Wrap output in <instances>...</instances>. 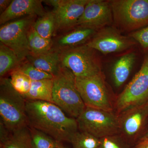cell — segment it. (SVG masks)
I'll use <instances>...</instances> for the list:
<instances>
[{
  "instance_id": "obj_1",
  "label": "cell",
  "mask_w": 148,
  "mask_h": 148,
  "mask_svg": "<svg viewBox=\"0 0 148 148\" xmlns=\"http://www.w3.org/2000/svg\"><path fill=\"white\" fill-rule=\"evenodd\" d=\"M29 126L44 132L61 143L70 142L79 130L76 119L68 116L51 102L26 101Z\"/></svg>"
},
{
  "instance_id": "obj_2",
  "label": "cell",
  "mask_w": 148,
  "mask_h": 148,
  "mask_svg": "<svg viewBox=\"0 0 148 148\" xmlns=\"http://www.w3.org/2000/svg\"><path fill=\"white\" fill-rule=\"evenodd\" d=\"M0 116L10 132L29 126L26 100L13 88L9 78L0 80Z\"/></svg>"
},
{
  "instance_id": "obj_3",
  "label": "cell",
  "mask_w": 148,
  "mask_h": 148,
  "mask_svg": "<svg viewBox=\"0 0 148 148\" xmlns=\"http://www.w3.org/2000/svg\"><path fill=\"white\" fill-rule=\"evenodd\" d=\"M52 102L68 116L76 119L84 110L75 84V77L67 68L61 69L53 76Z\"/></svg>"
},
{
  "instance_id": "obj_4",
  "label": "cell",
  "mask_w": 148,
  "mask_h": 148,
  "mask_svg": "<svg viewBox=\"0 0 148 148\" xmlns=\"http://www.w3.org/2000/svg\"><path fill=\"white\" fill-rule=\"evenodd\" d=\"M78 130L98 139L119 134V116L110 112L86 106L76 119Z\"/></svg>"
},
{
  "instance_id": "obj_5",
  "label": "cell",
  "mask_w": 148,
  "mask_h": 148,
  "mask_svg": "<svg viewBox=\"0 0 148 148\" xmlns=\"http://www.w3.org/2000/svg\"><path fill=\"white\" fill-rule=\"evenodd\" d=\"M37 18L34 15L24 16L8 22L0 28V42L15 52L20 63L29 55L28 34Z\"/></svg>"
},
{
  "instance_id": "obj_6",
  "label": "cell",
  "mask_w": 148,
  "mask_h": 148,
  "mask_svg": "<svg viewBox=\"0 0 148 148\" xmlns=\"http://www.w3.org/2000/svg\"><path fill=\"white\" fill-rule=\"evenodd\" d=\"M113 21L121 29L131 31L148 24V0L110 1Z\"/></svg>"
},
{
  "instance_id": "obj_7",
  "label": "cell",
  "mask_w": 148,
  "mask_h": 148,
  "mask_svg": "<svg viewBox=\"0 0 148 148\" xmlns=\"http://www.w3.org/2000/svg\"><path fill=\"white\" fill-rule=\"evenodd\" d=\"M95 51L86 44L62 51L61 66L70 70L76 77H86L101 73Z\"/></svg>"
},
{
  "instance_id": "obj_8",
  "label": "cell",
  "mask_w": 148,
  "mask_h": 148,
  "mask_svg": "<svg viewBox=\"0 0 148 148\" xmlns=\"http://www.w3.org/2000/svg\"><path fill=\"white\" fill-rule=\"evenodd\" d=\"M75 84L86 107L114 112V101L109 93L102 73L86 77H75Z\"/></svg>"
},
{
  "instance_id": "obj_9",
  "label": "cell",
  "mask_w": 148,
  "mask_h": 148,
  "mask_svg": "<svg viewBox=\"0 0 148 148\" xmlns=\"http://www.w3.org/2000/svg\"><path fill=\"white\" fill-rule=\"evenodd\" d=\"M148 100V54L131 81L114 100V111L118 115Z\"/></svg>"
},
{
  "instance_id": "obj_10",
  "label": "cell",
  "mask_w": 148,
  "mask_h": 148,
  "mask_svg": "<svg viewBox=\"0 0 148 148\" xmlns=\"http://www.w3.org/2000/svg\"><path fill=\"white\" fill-rule=\"evenodd\" d=\"M119 135L132 148L142 137L141 131L148 116V100L118 115Z\"/></svg>"
},
{
  "instance_id": "obj_11",
  "label": "cell",
  "mask_w": 148,
  "mask_h": 148,
  "mask_svg": "<svg viewBox=\"0 0 148 148\" xmlns=\"http://www.w3.org/2000/svg\"><path fill=\"white\" fill-rule=\"evenodd\" d=\"M89 0H48L43 2L52 6L56 33L68 32L77 27L78 21Z\"/></svg>"
},
{
  "instance_id": "obj_12",
  "label": "cell",
  "mask_w": 148,
  "mask_h": 148,
  "mask_svg": "<svg viewBox=\"0 0 148 148\" xmlns=\"http://www.w3.org/2000/svg\"><path fill=\"white\" fill-rule=\"evenodd\" d=\"M86 45L103 54L121 52L135 45L133 39L123 36L116 29L107 27L100 29Z\"/></svg>"
},
{
  "instance_id": "obj_13",
  "label": "cell",
  "mask_w": 148,
  "mask_h": 148,
  "mask_svg": "<svg viewBox=\"0 0 148 148\" xmlns=\"http://www.w3.org/2000/svg\"><path fill=\"white\" fill-rule=\"evenodd\" d=\"M113 21L110 1L89 0L77 27H85L99 31L107 27Z\"/></svg>"
},
{
  "instance_id": "obj_14",
  "label": "cell",
  "mask_w": 148,
  "mask_h": 148,
  "mask_svg": "<svg viewBox=\"0 0 148 148\" xmlns=\"http://www.w3.org/2000/svg\"><path fill=\"white\" fill-rule=\"evenodd\" d=\"M41 0H12L7 9L0 15L1 26L15 19L27 16L40 17L47 12Z\"/></svg>"
},
{
  "instance_id": "obj_15",
  "label": "cell",
  "mask_w": 148,
  "mask_h": 148,
  "mask_svg": "<svg viewBox=\"0 0 148 148\" xmlns=\"http://www.w3.org/2000/svg\"><path fill=\"white\" fill-rule=\"evenodd\" d=\"M97 31L85 27H77L63 33L53 40V48L60 51L87 43Z\"/></svg>"
},
{
  "instance_id": "obj_16",
  "label": "cell",
  "mask_w": 148,
  "mask_h": 148,
  "mask_svg": "<svg viewBox=\"0 0 148 148\" xmlns=\"http://www.w3.org/2000/svg\"><path fill=\"white\" fill-rule=\"evenodd\" d=\"M27 60L36 68L53 76L61 69V51L53 48L49 51L39 55H29Z\"/></svg>"
},
{
  "instance_id": "obj_17",
  "label": "cell",
  "mask_w": 148,
  "mask_h": 148,
  "mask_svg": "<svg viewBox=\"0 0 148 148\" xmlns=\"http://www.w3.org/2000/svg\"><path fill=\"white\" fill-rule=\"evenodd\" d=\"M135 60V53L131 52L122 56L115 62L112 73L114 83L116 87L121 86L127 80Z\"/></svg>"
},
{
  "instance_id": "obj_18",
  "label": "cell",
  "mask_w": 148,
  "mask_h": 148,
  "mask_svg": "<svg viewBox=\"0 0 148 148\" xmlns=\"http://www.w3.org/2000/svg\"><path fill=\"white\" fill-rule=\"evenodd\" d=\"M53 79H45L32 81L29 92L23 96L26 100L52 102Z\"/></svg>"
},
{
  "instance_id": "obj_19",
  "label": "cell",
  "mask_w": 148,
  "mask_h": 148,
  "mask_svg": "<svg viewBox=\"0 0 148 148\" xmlns=\"http://www.w3.org/2000/svg\"><path fill=\"white\" fill-rule=\"evenodd\" d=\"M20 63L16 53L10 48L0 42V77L16 70Z\"/></svg>"
},
{
  "instance_id": "obj_20",
  "label": "cell",
  "mask_w": 148,
  "mask_h": 148,
  "mask_svg": "<svg viewBox=\"0 0 148 148\" xmlns=\"http://www.w3.org/2000/svg\"><path fill=\"white\" fill-rule=\"evenodd\" d=\"M51 39L45 38L38 34L33 27L28 34V45L29 55H37L50 50L53 46Z\"/></svg>"
},
{
  "instance_id": "obj_21",
  "label": "cell",
  "mask_w": 148,
  "mask_h": 148,
  "mask_svg": "<svg viewBox=\"0 0 148 148\" xmlns=\"http://www.w3.org/2000/svg\"><path fill=\"white\" fill-rule=\"evenodd\" d=\"M0 148H34L29 126L12 132Z\"/></svg>"
},
{
  "instance_id": "obj_22",
  "label": "cell",
  "mask_w": 148,
  "mask_h": 148,
  "mask_svg": "<svg viewBox=\"0 0 148 148\" xmlns=\"http://www.w3.org/2000/svg\"><path fill=\"white\" fill-rule=\"evenodd\" d=\"M33 28L40 36L45 38L51 39L56 32V21L52 11L47 12L42 16L38 17Z\"/></svg>"
},
{
  "instance_id": "obj_23",
  "label": "cell",
  "mask_w": 148,
  "mask_h": 148,
  "mask_svg": "<svg viewBox=\"0 0 148 148\" xmlns=\"http://www.w3.org/2000/svg\"><path fill=\"white\" fill-rule=\"evenodd\" d=\"M69 143L73 148H98L100 145V139L79 130L72 135Z\"/></svg>"
},
{
  "instance_id": "obj_24",
  "label": "cell",
  "mask_w": 148,
  "mask_h": 148,
  "mask_svg": "<svg viewBox=\"0 0 148 148\" xmlns=\"http://www.w3.org/2000/svg\"><path fill=\"white\" fill-rule=\"evenodd\" d=\"M34 148H56L59 143L44 132L29 126Z\"/></svg>"
},
{
  "instance_id": "obj_25",
  "label": "cell",
  "mask_w": 148,
  "mask_h": 148,
  "mask_svg": "<svg viewBox=\"0 0 148 148\" xmlns=\"http://www.w3.org/2000/svg\"><path fill=\"white\" fill-rule=\"evenodd\" d=\"M16 70L27 75L32 81L53 78V75L36 68L27 59L21 62Z\"/></svg>"
},
{
  "instance_id": "obj_26",
  "label": "cell",
  "mask_w": 148,
  "mask_h": 148,
  "mask_svg": "<svg viewBox=\"0 0 148 148\" xmlns=\"http://www.w3.org/2000/svg\"><path fill=\"white\" fill-rule=\"evenodd\" d=\"M10 80L12 87L22 96L30 90L32 81L18 70H14L10 73Z\"/></svg>"
},
{
  "instance_id": "obj_27",
  "label": "cell",
  "mask_w": 148,
  "mask_h": 148,
  "mask_svg": "<svg viewBox=\"0 0 148 148\" xmlns=\"http://www.w3.org/2000/svg\"><path fill=\"white\" fill-rule=\"evenodd\" d=\"M100 141L98 148H132L119 134L101 138Z\"/></svg>"
},
{
  "instance_id": "obj_28",
  "label": "cell",
  "mask_w": 148,
  "mask_h": 148,
  "mask_svg": "<svg viewBox=\"0 0 148 148\" xmlns=\"http://www.w3.org/2000/svg\"><path fill=\"white\" fill-rule=\"evenodd\" d=\"M130 37L139 43L143 48L148 49V25L143 29L133 32Z\"/></svg>"
},
{
  "instance_id": "obj_29",
  "label": "cell",
  "mask_w": 148,
  "mask_h": 148,
  "mask_svg": "<svg viewBox=\"0 0 148 148\" xmlns=\"http://www.w3.org/2000/svg\"><path fill=\"white\" fill-rule=\"evenodd\" d=\"M12 132H10L0 121V145L5 143L10 138Z\"/></svg>"
},
{
  "instance_id": "obj_30",
  "label": "cell",
  "mask_w": 148,
  "mask_h": 148,
  "mask_svg": "<svg viewBox=\"0 0 148 148\" xmlns=\"http://www.w3.org/2000/svg\"><path fill=\"white\" fill-rule=\"evenodd\" d=\"M12 0H0V13L2 14L9 7Z\"/></svg>"
},
{
  "instance_id": "obj_31",
  "label": "cell",
  "mask_w": 148,
  "mask_h": 148,
  "mask_svg": "<svg viewBox=\"0 0 148 148\" xmlns=\"http://www.w3.org/2000/svg\"><path fill=\"white\" fill-rule=\"evenodd\" d=\"M148 143V131L146 132L145 133V134L143 135L142 138H140L139 142L137 143V145L138 144V143Z\"/></svg>"
},
{
  "instance_id": "obj_32",
  "label": "cell",
  "mask_w": 148,
  "mask_h": 148,
  "mask_svg": "<svg viewBox=\"0 0 148 148\" xmlns=\"http://www.w3.org/2000/svg\"><path fill=\"white\" fill-rule=\"evenodd\" d=\"M134 148H148V143H138Z\"/></svg>"
},
{
  "instance_id": "obj_33",
  "label": "cell",
  "mask_w": 148,
  "mask_h": 148,
  "mask_svg": "<svg viewBox=\"0 0 148 148\" xmlns=\"http://www.w3.org/2000/svg\"><path fill=\"white\" fill-rule=\"evenodd\" d=\"M56 148H69L67 147H65V146L63 145V143H59V144L58 145Z\"/></svg>"
}]
</instances>
